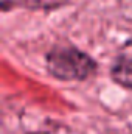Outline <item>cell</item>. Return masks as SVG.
I'll use <instances>...</instances> for the list:
<instances>
[{"label":"cell","instance_id":"7a4b0ae2","mask_svg":"<svg viewBox=\"0 0 132 134\" xmlns=\"http://www.w3.org/2000/svg\"><path fill=\"white\" fill-rule=\"evenodd\" d=\"M110 76L117 84L132 89V41L118 50L110 67Z\"/></svg>","mask_w":132,"mask_h":134},{"label":"cell","instance_id":"6da1fadb","mask_svg":"<svg viewBox=\"0 0 132 134\" xmlns=\"http://www.w3.org/2000/svg\"><path fill=\"white\" fill-rule=\"evenodd\" d=\"M48 72L62 81H86L97 72V63L84 52L70 45H58L48 52Z\"/></svg>","mask_w":132,"mask_h":134},{"label":"cell","instance_id":"3957f363","mask_svg":"<svg viewBox=\"0 0 132 134\" xmlns=\"http://www.w3.org/2000/svg\"><path fill=\"white\" fill-rule=\"evenodd\" d=\"M118 8L126 20H132V0H118Z\"/></svg>","mask_w":132,"mask_h":134}]
</instances>
